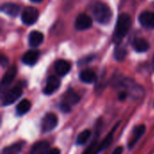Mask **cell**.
Here are the masks:
<instances>
[{"label":"cell","mask_w":154,"mask_h":154,"mask_svg":"<svg viewBox=\"0 0 154 154\" xmlns=\"http://www.w3.org/2000/svg\"><path fill=\"white\" fill-rule=\"evenodd\" d=\"M133 47L137 52H145L150 49L148 41L143 38H137L133 42Z\"/></svg>","instance_id":"obj_19"},{"label":"cell","mask_w":154,"mask_h":154,"mask_svg":"<svg viewBox=\"0 0 154 154\" xmlns=\"http://www.w3.org/2000/svg\"><path fill=\"white\" fill-rule=\"evenodd\" d=\"M153 64H154V58H153Z\"/></svg>","instance_id":"obj_31"},{"label":"cell","mask_w":154,"mask_h":154,"mask_svg":"<svg viewBox=\"0 0 154 154\" xmlns=\"http://www.w3.org/2000/svg\"><path fill=\"white\" fill-rule=\"evenodd\" d=\"M60 110L63 113H69L70 110H71V106L67 105V104H65V103H63V102H61V104L60 106Z\"/></svg>","instance_id":"obj_25"},{"label":"cell","mask_w":154,"mask_h":154,"mask_svg":"<svg viewBox=\"0 0 154 154\" xmlns=\"http://www.w3.org/2000/svg\"><path fill=\"white\" fill-rule=\"evenodd\" d=\"M7 64H8V59L5 56L2 55V57H1V65H2V67L5 68V67L7 66Z\"/></svg>","instance_id":"obj_26"},{"label":"cell","mask_w":154,"mask_h":154,"mask_svg":"<svg viewBox=\"0 0 154 154\" xmlns=\"http://www.w3.org/2000/svg\"><path fill=\"white\" fill-rule=\"evenodd\" d=\"M90 137H91V131L90 130L82 131L77 137V140H76L77 145H84V144H86Z\"/></svg>","instance_id":"obj_22"},{"label":"cell","mask_w":154,"mask_h":154,"mask_svg":"<svg viewBox=\"0 0 154 154\" xmlns=\"http://www.w3.org/2000/svg\"><path fill=\"white\" fill-rule=\"evenodd\" d=\"M23 94V88L19 85H16L13 87L12 88L5 91V93H3L2 97V105L3 106H9L14 103Z\"/></svg>","instance_id":"obj_4"},{"label":"cell","mask_w":154,"mask_h":154,"mask_svg":"<svg viewBox=\"0 0 154 154\" xmlns=\"http://www.w3.org/2000/svg\"><path fill=\"white\" fill-rule=\"evenodd\" d=\"M32 107V103L31 101H29L28 99H23L22 101L19 102V104L16 106L15 111L17 116H23L26 113H28L30 111Z\"/></svg>","instance_id":"obj_20"},{"label":"cell","mask_w":154,"mask_h":154,"mask_svg":"<svg viewBox=\"0 0 154 154\" xmlns=\"http://www.w3.org/2000/svg\"><path fill=\"white\" fill-rule=\"evenodd\" d=\"M24 144L25 143L23 142H18V143H13L4 148L2 151V154H18L23 150Z\"/></svg>","instance_id":"obj_21"},{"label":"cell","mask_w":154,"mask_h":154,"mask_svg":"<svg viewBox=\"0 0 154 154\" xmlns=\"http://www.w3.org/2000/svg\"><path fill=\"white\" fill-rule=\"evenodd\" d=\"M119 99L121 100V101H123V100H125L126 99V97H128V94H127V92H125V91H121L120 93H119Z\"/></svg>","instance_id":"obj_27"},{"label":"cell","mask_w":154,"mask_h":154,"mask_svg":"<svg viewBox=\"0 0 154 154\" xmlns=\"http://www.w3.org/2000/svg\"><path fill=\"white\" fill-rule=\"evenodd\" d=\"M97 138L91 143V144L87 148V150L83 152V154H98L101 152L100 147H99V143Z\"/></svg>","instance_id":"obj_23"},{"label":"cell","mask_w":154,"mask_h":154,"mask_svg":"<svg viewBox=\"0 0 154 154\" xmlns=\"http://www.w3.org/2000/svg\"><path fill=\"white\" fill-rule=\"evenodd\" d=\"M91 12L95 20L101 24L108 23L113 16L111 8L103 2H95L91 7Z\"/></svg>","instance_id":"obj_2"},{"label":"cell","mask_w":154,"mask_h":154,"mask_svg":"<svg viewBox=\"0 0 154 154\" xmlns=\"http://www.w3.org/2000/svg\"><path fill=\"white\" fill-rule=\"evenodd\" d=\"M123 152H124V148L122 146H118L113 151V152L111 154H123Z\"/></svg>","instance_id":"obj_28"},{"label":"cell","mask_w":154,"mask_h":154,"mask_svg":"<svg viewBox=\"0 0 154 154\" xmlns=\"http://www.w3.org/2000/svg\"><path fill=\"white\" fill-rule=\"evenodd\" d=\"M39 17V11L32 6H27L22 13V21L26 25L33 24Z\"/></svg>","instance_id":"obj_5"},{"label":"cell","mask_w":154,"mask_h":154,"mask_svg":"<svg viewBox=\"0 0 154 154\" xmlns=\"http://www.w3.org/2000/svg\"><path fill=\"white\" fill-rule=\"evenodd\" d=\"M50 144L46 141H39L35 143L31 150L29 154H47L50 151Z\"/></svg>","instance_id":"obj_14"},{"label":"cell","mask_w":154,"mask_h":154,"mask_svg":"<svg viewBox=\"0 0 154 154\" xmlns=\"http://www.w3.org/2000/svg\"><path fill=\"white\" fill-rule=\"evenodd\" d=\"M116 85L117 87L122 88L124 89L123 91L127 92L128 96H130L135 100L142 98L144 95V89L132 79L121 78L120 79L116 80Z\"/></svg>","instance_id":"obj_1"},{"label":"cell","mask_w":154,"mask_h":154,"mask_svg":"<svg viewBox=\"0 0 154 154\" xmlns=\"http://www.w3.org/2000/svg\"><path fill=\"white\" fill-rule=\"evenodd\" d=\"M40 57V51L37 50H31L28 51L27 52H25L23 57H22V61L23 63H24L25 65H29V66H32L34 65Z\"/></svg>","instance_id":"obj_12"},{"label":"cell","mask_w":154,"mask_h":154,"mask_svg":"<svg viewBox=\"0 0 154 154\" xmlns=\"http://www.w3.org/2000/svg\"><path fill=\"white\" fill-rule=\"evenodd\" d=\"M79 79L82 82L88 83V84H92L97 81V74L95 73L94 70L90 69H86L82 70L79 74Z\"/></svg>","instance_id":"obj_17"},{"label":"cell","mask_w":154,"mask_h":154,"mask_svg":"<svg viewBox=\"0 0 154 154\" xmlns=\"http://www.w3.org/2000/svg\"><path fill=\"white\" fill-rule=\"evenodd\" d=\"M71 69V65L69 61L65 60H58L55 63H54V69L55 72L59 75V76H65L67 75L69 70Z\"/></svg>","instance_id":"obj_13"},{"label":"cell","mask_w":154,"mask_h":154,"mask_svg":"<svg viewBox=\"0 0 154 154\" xmlns=\"http://www.w3.org/2000/svg\"><path fill=\"white\" fill-rule=\"evenodd\" d=\"M58 125V117L53 113L46 114L42 122V133H49L56 128Z\"/></svg>","instance_id":"obj_6"},{"label":"cell","mask_w":154,"mask_h":154,"mask_svg":"<svg viewBox=\"0 0 154 154\" xmlns=\"http://www.w3.org/2000/svg\"><path fill=\"white\" fill-rule=\"evenodd\" d=\"M32 2H33V3H40V2H42V0H31Z\"/></svg>","instance_id":"obj_30"},{"label":"cell","mask_w":154,"mask_h":154,"mask_svg":"<svg viewBox=\"0 0 154 154\" xmlns=\"http://www.w3.org/2000/svg\"><path fill=\"white\" fill-rule=\"evenodd\" d=\"M138 19L142 26L146 28H154V12L144 11L140 14Z\"/></svg>","instance_id":"obj_11"},{"label":"cell","mask_w":154,"mask_h":154,"mask_svg":"<svg viewBox=\"0 0 154 154\" xmlns=\"http://www.w3.org/2000/svg\"><path fill=\"white\" fill-rule=\"evenodd\" d=\"M80 100V97L79 94H77L73 89H69L64 95H63V98H62V102L69 105V106H74L76 104H78Z\"/></svg>","instance_id":"obj_15"},{"label":"cell","mask_w":154,"mask_h":154,"mask_svg":"<svg viewBox=\"0 0 154 154\" xmlns=\"http://www.w3.org/2000/svg\"><path fill=\"white\" fill-rule=\"evenodd\" d=\"M145 131H146V126L144 125H140L134 128V130L132 132V135L128 142L129 149H133L135 146V144L138 143V141L141 139V137L144 134Z\"/></svg>","instance_id":"obj_7"},{"label":"cell","mask_w":154,"mask_h":154,"mask_svg":"<svg viewBox=\"0 0 154 154\" xmlns=\"http://www.w3.org/2000/svg\"><path fill=\"white\" fill-rule=\"evenodd\" d=\"M60 86V80L56 76H51L46 81V85L43 88V93L47 96L53 94Z\"/></svg>","instance_id":"obj_9"},{"label":"cell","mask_w":154,"mask_h":154,"mask_svg":"<svg viewBox=\"0 0 154 154\" xmlns=\"http://www.w3.org/2000/svg\"><path fill=\"white\" fill-rule=\"evenodd\" d=\"M48 154H60V151L58 148H53V149L50 150V152H48Z\"/></svg>","instance_id":"obj_29"},{"label":"cell","mask_w":154,"mask_h":154,"mask_svg":"<svg viewBox=\"0 0 154 154\" xmlns=\"http://www.w3.org/2000/svg\"><path fill=\"white\" fill-rule=\"evenodd\" d=\"M92 24H93V20L87 14H79L75 21V27L77 30H79V31L87 30V29L90 28L92 26Z\"/></svg>","instance_id":"obj_8"},{"label":"cell","mask_w":154,"mask_h":154,"mask_svg":"<svg viewBox=\"0 0 154 154\" xmlns=\"http://www.w3.org/2000/svg\"><path fill=\"white\" fill-rule=\"evenodd\" d=\"M43 39H44V36L41 32L32 31L29 34V39H28L29 45L32 48H37L38 46L42 44V42H43Z\"/></svg>","instance_id":"obj_16"},{"label":"cell","mask_w":154,"mask_h":154,"mask_svg":"<svg viewBox=\"0 0 154 154\" xmlns=\"http://www.w3.org/2000/svg\"><path fill=\"white\" fill-rule=\"evenodd\" d=\"M1 11L7 15L16 16L20 12V7L14 3H5L1 5Z\"/></svg>","instance_id":"obj_18"},{"label":"cell","mask_w":154,"mask_h":154,"mask_svg":"<svg viewBox=\"0 0 154 154\" xmlns=\"http://www.w3.org/2000/svg\"><path fill=\"white\" fill-rule=\"evenodd\" d=\"M126 54H127V51L124 47L117 46L115 50V58L119 61L124 60L126 57Z\"/></svg>","instance_id":"obj_24"},{"label":"cell","mask_w":154,"mask_h":154,"mask_svg":"<svg viewBox=\"0 0 154 154\" xmlns=\"http://www.w3.org/2000/svg\"><path fill=\"white\" fill-rule=\"evenodd\" d=\"M17 74V68L16 66L13 65L11 67H9L6 70V72L5 73L3 79H2V83H1V86H2V93L4 92L5 88H7L12 82L13 80L14 79L15 76Z\"/></svg>","instance_id":"obj_10"},{"label":"cell","mask_w":154,"mask_h":154,"mask_svg":"<svg viewBox=\"0 0 154 154\" xmlns=\"http://www.w3.org/2000/svg\"><path fill=\"white\" fill-rule=\"evenodd\" d=\"M130 27H131V16L126 13L121 14L118 16L116 24V29L114 32L115 41L117 42L122 41L128 33Z\"/></svg>","instance_id":"obj_3"}]
</instances>
